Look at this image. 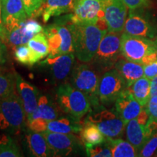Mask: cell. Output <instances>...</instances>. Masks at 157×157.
Returning <instances> with one entry per match:
<instances>
[{"label":"cell","instance_id":"4dcf8cb0","mask_svg":"<svg viewBox=\"0 0 157 157\" xmlns=\"http://www.w3.org/2000/svg\"><path fill=\"white\" fill-rule=\"evenodd\" d=\"M16 90L15 73H0V100Z\"/></svg>","mask_w":157,"mask_h":157},{"label":"cell","instance_id":"d590c367","mask_svg":"<svg viewBox=\"0 0 157 157\" xmlns=\"http://www.w3.org/2000/svg\"><path fill=\"white\" fill-rule=\"evenodd\" d=\"M48 121L44 119H34L28 122L29 128L37 132H44L47 131Z\"/></svg>","mask_w":157,"mask_h":157},{"label":"cell","instance_id":"d6986e66","mask_svg":"<svg viewBox=\"0 0 157 157\" xmlns=\"http://www.w3.org/2000/svg\"><path fill=\"white\" fill-rule=\"evenodd\" d=\"M76 0H46L37 13L36 16L42 15L43 21L47 23L52 17L73 12Z\"/></svg>","mask_w":157,"mask_h":157},{"label":"cell","instance_id":"ac0fdd59","mask_svg":"<svg viewBox=\"0 0 157 157\" xmlns=\"http://www.w3.org/2000/svg\"><path fill=\"white\" fill-rule=\"evenodd\" d=\"M1 6L5 31L27 20L28 15L21 0H1Z\"/></svg>","mask_w":157,"mask_h":157},{"label":"cell","instance_id":"e575fe53","mask_svg":"<svg viewBox=\"0 0 157 157\" xmlns=\"http://www.w3.org/2000/svg\"><path fill=\"white\" fill-rule=\"evenodd\" d=\"M145 108L148 113L149 120L157 123V96L150 97V99Z\"/></svg>","mask_w":157,"mask_h":157},{"label":"cell","instance_id":"60d3db41","mask_svg":"<svg viewBox=\"0 0 157 157\" xmlns=\"http://www.w3.org/2000/svg\"><path fill=\"white\" fill-rule=\"evenodd\" d=\"M150 96H157V76L151 79Z\"/></svg>","mask_w":157,"mask_h":157},{"label":"cell","instance_id":"7a4b0ae2","mask_svg":"<svg viewBox=\"0 0 157 157\" xmlns=\"http://www.w3.org/2000/svg\"><path fill=\"white\" fill-rule=\"evenodd\" d=\"M27 120L17 90L0 100V129L12 135L25 130Z\"/></svg>","mask_w":157,"mask_h":157},{"label":"cell","instance_id":"d6a6232c","mask_svg":"<svg viewBox=\"0 0 157 157\" xmlns=\"http://www.w3.org/2000/svg\"><path fill=\"white\" fill-rule=\"evenodd\" d=\"M157 151V132L154 133L143 146L138 153V156L150 157L153 156Z\"/></svg>","mask_w":157,"mask_h":157},{"label":"cell","instance_id":"8992f818","mask_svg":"<svg viewBox=\"0 0 157 157\" xmlns=\"http://www.w3.org/2000/svg\"><path fill=\"white\" fill-rule=\"evenodd\" d=\"M121 32L108 31L102 39L91 65L98 73H105L114 67L121 58Z\"/></svg>","mask_w":157,"mask_h":157},{"label":"cell","instance_id":"7c38bea8","mask_svg":"<svg viewBox=\"0 0 157 157\" xmlns=\"http://www.w3.org/2000/svg\"><path fill=\"white\" fill-rule=\"evenodd\" d=\"M54 156H68L77 154L81 151L82 145L79 139L74 134L46 132H42Z\"/></svg>","mask_w":157,"mask_h":157},{"label":"cell","instance_id":"7402d4cb","mask_svg":"<svg viewBox=\"0 0 157 157\" xmlns=\"http://www.w3.org/2000/svg\"><path fill=\"white\" fill-rule=\"evenodd\" d=\"M114 68L124 78L127 87H130L136 80L144 76L143 65L127 59L119 58L116 63Z\"/></svg>","mask_w":157,"mask_h":157},{"label":"cell","instance_id":"9a60e30c","mask_svg":"<svg viewBox=\"0 0 157 157\" xmlns=\"http://www.w3.org/2000/svg\"><path fill=\"white\" fill-rule=\"evenodd\" d=\"M16 90L22 101L27 120L34 112L38 105L39 92L34 85L26 82L18 74L15 73Z\"/></svg>","mask_w":157,"mask_h":157},{"label":"cell","instance_id":"2e32d148","mask_svg":"<svg viewBox=\"0 0 157 157\" xmlns=\"http://www.w3.org/2000/svg\"><path fill=\"white\" fill-rule=\"evenodd\" d=\"M143 108L127 88L115 101L114 111L124 122L127 123L140 114Z\"/></svg>","mask_w":157,"mask_h":157},{"label":"cell","instance_id":"f546056e","mask_svg":"<svg viewBox=\"0 0 157 157\" xmlns=\"http://www.w3.org/2000/svg\"><path fill=\"white\" fill-rule=\"evenodd\" d=\"M14 58L20 63L25 66H32L39 60L37 59L32 51L26 44L19 45L13 50Z\"/></svg>","mask_w":157,"mask_h":157},{"label":"cell","instance_id":"9c48e42d","mask_svg":"<svg viewBox=\"0 0 157 157\" xmlns=\"http://www.w3.org/2000/svg\"><path fill=\"white\" fill-rule=\"evenodd\" d=\"M127 88L124 78L116 68H112L101 77L98 87L99 101L103 105H111Z\"/></svg>","mask_w":157,"mask_h":157},{"label":"cell","instance_id":"f35d334b","mask_svg":"<svg viewBox=\"0 0 157 157\" xmlns=\"http://www.w3.org/2000/svg\"><path fill=\"white\" fill-rule=\"evenodd\" d=\"M7 48L5 43L0 36V64H4L7 60Z\"/></svg>","mask_w":157,"mask_h":157},{"label":"cell","instance_id":"ab89813d","mask_svg":"<svg viewBox=\"0 0 157 157\" xmlns=\"http://www.w3.org/2000/svg\"><path fill=\"white\" fill-rule=\"evenodd\" d=\"M0 36L4 42H6V31L5 26H4L3 20H2V6L1 0H0Z\"/></svg>","mask_w":157,"mask_h":157},{"label":"cell","instance_id":"484cf974","mask_svg":"<svg viewBox=\"0 0 157 157\" xmlns=\"http://www.w3.org/2000/svg\"><path fill=\"white\" fill-rule=\"evenodd\" d=\"M127 88L135 100L143 107L146 106L151 97V80L143 76Z\"/></svg>","mask_w":157,"mask_h":157},{"label":"cell","instance_id":"f1b7e54d","mask_svg":"<svg viewBox=\"0 0 157 157\" xmlns=\"http://www.w3.org/2000/svg\"><path fill=\"white\" fill-rule=\"evenodd\" d=\"M22 156L17 143L7 134L0 135V157Z\"/></svg>","mask_w":157,"mask_h":157},{"label":"cell","instance_id":"d4e9b609","mask_svg":"<svg viewBox=\"0 0 157 157\" xmlns=\"http://www.w3.org/2000/svg\"><path fill=\"white\" fill-rule=\"evenodd\" d=\"M80 138L85 148L101 144L106 137L103 135L95 124L84 121L82 129L80 132Z\"/></svg>","mask_w":157,"mask_h":157},{"label":"cell","instance_id":"ba28073f","mask_svg":"<svg viewBox=\"0 0 157 157\" xmlns=\"http://www.w3.org/2000/svg\"><path fill=\"white\" fill-rule=\"evenodd\" d=\"M121 52L125 59L141 64L145 57L157 51L155 42L151 39L124 32L121 36Z\"/></svg>","mask_w":157,"mask_h":157},{"label":"cell","instance_id":"44dd1931","mask_svg":"<svg viewBox=\"0 0 157 157\" xmlns=\"http://www.w3.org/2000/svg\"><path fill=\"white\" fill-rule=\"evenodd\" d=\"M59 105L54 103L50 96L42 95L39 96L36 109L28 119V122L34 119H44L52 121L59 116Z\"/></svg>","mask_w":157,"mask_h":157},{"label":"cell","instance_id":"e0dca14e","mask_svg":"<svg viewBox=\"0 0 157 157\" xmlns=\"http://www.w3.org/2000/svg\"><path fill=\"white\" fill-rule=\"evenodd\" d=\"M23 142L25 149L31 156H54L53 152L42 132H34L29 128L25 129Z\"/></svg>","mask_w":157,"mask_h":157},{"label":"cell","instance_id":"5bb4252c","mask_svg":"<svg viewBox=\"0 0 157 157\" xmlns=\"http://www.w3.org/2000/svg\"><path fill=\"white\" fill-rule=\"evenodd\" d=\"M109 31L121 32L127 17V7L122 0H101Z\"/></svg>","mask_w":157,"mask_h":157},{"label":"cell","instance_id":"5b68a950","mask_svg":"<svg viewBox=\"0 0 157 157\" xmlns=\"http://www.w3.org/2000/svg\"><path fill=\"white\" fill-rule=\"evenodd\" d=\"M56 101L59 108L76 121L81 120L91 110V103L87 96L67 82L58 87Z\"/></svg>","mask_w":157,"mask_h":157},{"label":"cell","instance_id":"30bf717a","mask_svg":"<svg viewBox=\"0 0 157 157\" xmlns=\"http://www.w3.org/2000/svg\"><path fill=\"white\" fill-rule=\"evenodd\" d=\"M72 22L75 24L99 25L105 21L101 0H76Z\"/></svg>","mask_w":157,"mask_h":157},{"label":"cell","instance_id":"cb8c5ba5","mask_svg":"<svg viewBox=\"0 0 157 157\" xmlns=\"http://www.w3.org/2000/svg\"><path fill=\"white\" fill-rule=\"evenodd\" d=\"M82 129V124L79 121H76L71 117L49 121L47 126V131L48 132L64 134H77L80 133Z\"/></svg>","mask_w":157,"mask_h":157},{"label":"cell","instance_id":"83f0119b","mask_svg":"<svg viewBox=\"0 0 157 157\" xmlns=\"http://www.w3.org/2000/svg\"><path fill=\"white\" fill-rule=\"evenodd\" d=\"M27 44L39 61L50 54V48L44 33L40 32L36 34Z\"/></svg>","mask_w":157,"mask_h":157},{"label":"cell","instance_id":"4316f807","mask_svg":"<svg viewBox=\"0 0 157 157\" xmlns=\"http://www.w3.org/2000/svg\"><path fill=\"white\" fill-rule=\"evenodd\" d=\"M111 154L113 157H135L138 156L135 147L128 141L120 138H109L106 137Z\"/></svg>","mask_w":157,"mask_h":157},{"label":"cell","instance_id":"b9f144b4","mask_svg":"<svg viewBox=\"0 0 157 157\" xmlns=\"http://www.w3.org/2000/svg\"><path fill=\"white\" fill-rule=\"evenodd\" d=\"M155 44H156V51H157V39L155 41Z\"/></svg>","mask_w":157,"mask_h":157},{"label":"cell","instance_id":"8d00e7d4","mask_svg":"<svg viewBox=\"0 0 157 157\" xmlns=\"http://www.w3.org/2000/svg\"><path fill=\"white\" fill-rule=\"evenodd\" d=\"M127 8L131 10L143 9L149 6V0H122Z\"/></svg>","mask_w":157,"mask_h":157},{"label":"cell","instance_id":"8fae6325","mask_svg":"<svg viewBox=\"0 0 157 157\" xmlns=\"http://www.w3.org/2000/svg\"><path fill=\"white\" fill-rule=\"evenodd\" d=\"M74 52L58 56H48V58L39 63L56 82H63L69 77L75 61Z\"/></svg>","mask_w":157,"mask_h":157},{"label":"cell","instance_id":"1f68e13d","mask_svg":"<svg viewBox=\"0 0 157 157\" xmlns=\"http://www.w3.org/2000/svg\"><path fill=\"white\" fill-rule=\"evenodd\" d=\"M86 154L87 156L91 157H111V150L106 139L101 144L91 147H87Z\"/></svg>","mask_w":157,"mask_h":157},{"label":"cell","instance_id":"ffe728a7","mask_svg":"<svg viewBox=\"0 0 157 157\" xmlns=\"http://www.w3.org/2000/svg\"><path fill=\"white\" fill-rule=\"evenodd\" d=\"M146 124L139 121L136 117L135 119L129 121L125 127L127 140L135 147L137 152V155L143 146L148 140Z\"/></svg>","mask_w":157,"mask_h":157},{"label":"cell","instance_id":"277c9868","mask_svg":"<svg viewBox=\"0 0 157 157\" xmlns=\"http://www.w3.org/2000/svg\"><path fill=\"white\" fill-rule=\"evenodd\" d=\"M101 78L91 64L80 63L74 66L69 76V83L80 90L90 100L91 109L103 106L98 98V87Z\"/></svg>","mask_w":157,"mask_h":157},{"label":"cell","instance_id":"3957f363","mask_svg":"<svg viewBox=\"0 0 157 157\" xmlns=\"http://www.w3.org/2000/svg\"><path fill=\"white\" fill-rule=\"evenodd\" d=\"M71 14L57 20L44 29L43 32L48 39L49 56L67 54L74 52V36Z\"/></svg>","mask_w":157,"mask_h":157},{"label":"cell","instance_id":"603a6c76","mask_svg":"<svg viewBox=\"0 0 157 157\" xmlns=\"http://www.w3.org/2000/svg\"><path fill=\"white\" fill-rule=\"evenodd\" d=\"M25 22L19 23L12 28L6 30V42L14 50L19 45L26 44L35 36L34 34L27 29Z\"/></svg>","mask_w":157,"mask_h":157},{"label":"cell","instance_id":"836d02e7","mask_svg":"<svg viewBox=\"0 0 157 157\" xmlns=\"http://www.w3.org/2000/svg\"><path fill=\"white\" fill-rule=\"evenodd\" d=\"M28 17L36 16L37 13L42 7L43 0H21Z\"/></svg>","mask_w":157,"mask_h":157},{"label":"cell","instance_id":"4fadbf2b","mask_svg":"<svg viewBox=\"0 0 157 157\" xmlns=\"http://www.w3.org/2000/svg\"><path fill=\"white\" fill-rule=\"evenodd\" d=\"M140 10H129L124 23V31L132 36L154 39L157 36L156 27Z\"/></svg>","mask_w":157,"mask_h":157},{"label":"cell","instance_id":"6da1fadb","mask_svg":"<svg viewBox=\"0 0 157 157\" xmlns=\"http://www.w3.org/2000/svg\"><path fill=\"white\" fill-rule=\"evenodd\" d=\"M74 55L79 61L90 63L97 52L103 37L108 31L93 24L73 23Z\"/></svg>","mask_w":157,"mask_h":157},{"label":"cell","instance_id":"52a82bcc","mask_svg":"<svg viewBox=\"0 0 157 157\" xmlns=\"http://www.w3.org/2000/svg\"><path fill=\"white\" fill-rule=\"evenodd\" d=\"M84 121L95 124L104 136L109 138L122 136L127 124L115 111L103 109V105L92 110Z\"/></svg>","mask_w":157,"mask_h":157},{"label":"cell","instance_id":"74e56055","mask_svg":"<svg viewBox=\"0 0 157 157\" xmlns=\"http://www.w3.org/2000/svg\"><path fill=\"white\" fill-rule=\"evenodd\" d=\"M143 72L145 77L150 80L157 76V60L148 65L143 66Z\"/></svg>","mask_w":157,"mask_h":157}]
</instances>
